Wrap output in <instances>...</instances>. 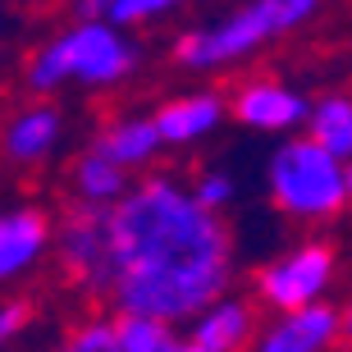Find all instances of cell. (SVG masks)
Instances as JSON below:
<instances>
[{
  "label": "cell",
  "instance_id": "6da1fadb",
  "mask_svg": "<svg viewBox=\"0 0 352 352\" xmlns=\"http://www.w3.org/2000/svg\"><path fill=\"white\" fill-rule=\"evenodd\" d=\"M229 284V234L215 210L151 179L105 215V252L91 274L119 311L183 320L206 311Z\"/></svg>",
  "mask_w": 352,
  "mask_h": 352
},
{
  "label": "cell",
  "instance_id": "7a4b0ae2",
  "mask_svg": "<svg viewBox=\"0 0 352 352\" xmlns=\"http://www.w3.org/2000/svg\"><path fill=\"white\" fill-rule=\"evenodd\" d=\"M270 192L279 210L298 215V220H320L348 201V165L334 156L325 142H288L270 160Z\"/></svg>",
  "mask_w": 352,
  "mask_h": 352
},
{
  "label": "cell",
  "instance_id": "3957f363",
  "mask_svg": "<svg viewBox=\"0 0 352 352\" xmlns=\"http://www.w3.org/2000/svg\"><path fill=\"white\" fill-rule=\"evenodd\" d=\"M316 14V0H256L248 10H238L234 19L206 28V32H192V37L179 41V60L188 69H215L229 65L238 55L256 51L261 41H270L274 32H288L298 28L302 19Z\"/></svg>",
  "mask_w": 352,
  "mask_h": 352
},
{
  "label": "cell",
  "instance_id": "277c9868",
  "mask_svg": "<svg viewBox=\"0 0 352 352\" xmlns=\"http://www.w3.org/2000/svg\"><path fill=\"white\" fill-rule=\"evenodd\" d=\"M60 51L69 60V78H82V82H115L133 69V46L124 37H115L110 23H96V19L65 32Z\"/></svg>",
  "mask_w": 352,
  "mask_h": 352
},
{
  "label": "cell",
  "instance_id": "5b68a950",
  "mask_svg": "<svg viewBox=\"0 0 352 352\" xmlns=\"http://www.w3.org/2000/svg\"><path fill=\"white\" fill-rule=\"evenodd\" d=\"M329 270H334V256L329 248H302L293 256H284L279 265L261 270L256 288H261V298L279 311H298L307 302H316V293L329 284Z\"/></svg>",
  "mask_w": 352,
  "mask_h": 352
},
{
  "label": "cell",
  "instance_id": "8992f818",
  "mask_svg": "<svg viewBox=\"0 0 352 352\" xmlns=\"http://www.w3.org/2000/svg\"><path fill=\"white\" fill-rule=\"evenodd\" d=\"M105 215L110 206L105 201H91L82 197V206L69 210L65 229H60V256H65V270L82 284H91V274L101 265V252H105Z\"/></svg>",
  "mask_w": 352,
  "mask_h": 352
},
{
  "label": "cell",
  "instance_id": "52a82bcc",
  "mask_svg": "<svg viewBox=\"0 0 352 352\" xmlns=\"http://www.w3.org/2000/svg\"><path fill=\"white\" fill-rule=\"evenodd\" d=\"M46 238H51V224L41 210H5L0 215V279L28 270L41 256Z\"/></svg>",
  "mask_w": 352,
  "mask_h": 352
},
{
  "label": "cell",
  "instance_id": "ba28073f",
  "mask_svg": "<svg viewBox=\"0 0 352 352\" xmlns=\"http://www.w3.org/2000/svg\"><path fill=\"white\" fill-rule=\"evenodd\" d=\"M234 115L243 119V124H252V129L274 133V129H293V124H302V119H307V105H302V96L284 91L279 82H252V87L238 91Z\"/></svg>",
  "mask_w": 352,
  "mask_h": 352
},
{
  "label": "cell",
  "instance_id": "9c48e42d",
  "mask_svg": "<svg viewBox=\"0 0 352 352\" xmlns=\"http://www.w3.org/2000/svg\"><path fill=\"white\" fill-rule=\"evenodd\" d=\"M339 339V316L329 307H298L288 311V320L279 329H270L261 339L265 352H311V348H325V343Z\"/></svg>",
  "mask_w": 352,
  "mask_h": 352
},
{
  "label": "cell",
  "instance_id": "30bf717a",
  "mask_svg": "<svg viewBox=\"0 0 352 352\" xmlns=\"http://www.w3.org/2000/svg\"><path fill=\"white\" fill-rule=\"evenodd\" d=\"M252 339V311L243 302H220L197 320L188 348L192 352H234Z\"/></svg>",
  "mask_w": 352,
  "mask_h": 352
},
{
  "label": "cell",
  "instance_id": "8fae6325",
  "mask_svg": "<svg viewBox=\"0 0 352 352\" xmlns=\"http://www.w3.org/2000/svg\"><path fill=\"white\" fill-rule=\"evenodd\" d=\"M215 119H220V101L215 96H183V101H170L160 110L156 124H160V138L165 142H192Z\"/></svg>",
  "mask_w": 352,
  "mask_h": 352
},
{
  "label": "cell",
  "instance_id": "7c38bea8",
  "mask_svg": "<svg viewBox=\"0 0 352 352\" xmlns=\"http://www.w3.org/2000/svg\"><path fill=\"white\" fill-rule=\"evenodd\" d=\"M55 138H60V119H55V110H28V115H19L10 124V133H5V151H10L14 160H41L55 146Z\"/></svg>",
  "mask_w": 352,
  "mask_h": 352
},
{
  "label": "cell",
  "instance_id": "4fadbf2b",
  "mask_svg": "<svg viewBox=\"0 0 352 352\" xmlns=\"http://www.w3.org/2000/svg\"><path fill=\"white\" fill-rule=\"evenodd\" d=\"M165 142L160 138V124H146V119H129V124H115V129H105V138L96 142V151L119 165H142L156 146Z\"/></svg>",
  "mask_w": 352,
  "mask_h": 352
},
{
  "label": "cell",
  "instance_id": "5bb4252c",
  "mask_svg": "<svg viewBox=\"0 0 352 352\" xmlns=\"http://www.w3.org/2000/svg\"><path fill=\"white\" fill-rule=\"evenodd\" d=\"M311 138L325 142L334 156L352 160V101L348 96H325L311 110Z\"/></svg>",
  "mask_w": 352,
  "mask_h": 352
},
{
  "label": "cell",
  "instance_id": "9a60e30c",
  "mask_svg": "<svg viewBox=\"0 0 352 352\" xmlns=\"http://www.w3.org/2000/svg\"><path fill=\"white\" fill-rule=\"evenodd\" d=\"M119 325V352H174L183 348L179 334H170V320L160 316H138V311H124Z\"/></svg>",
  "mask_w": 352,
  "mask_h": 352
},
{
  "label": "cell",
  "instance_id": "2e32d148",
  "mask_svg": "<svg viewBox=\"0 0 352 352\" xmlns=\"http://www.w3.org/2000/svg\"><path fill=\"white\" fill-rule=\"evenodd\" d=\"M74 183H78V192L91 197V201H119V192H124V165L101 156V151H91V156L78 160Z\"/></svg>",
  "mask_w": 352,
  "mask_h": 352
},
{
  "label": "cell",
  "instance_id": "e0dca14e",
  "mask_svg": "<svg viewBox=\"0 0 352 352\" xmlns=\"http://www.w3.org/2000/svg\"><path fill=\"white\" fill-rule=\"evenodd\" d=\"M174 0H82L87 14H105L110 23H138V19H151V14L170 10Z\"/></svg>",
  "mask_w": 352,
  "mask_h": 352
},
{
  "label": "cell",
  "instance_id": "ac0fdd59",
  "mask_svg": "<svg viewBox=\"0 0 352 352\" xmlns=\"http://www.w3.org/2000/svg\"><path fill=\"white\" fill-rule=\"evenodd\" d=\"M74 352H119V325H87L69 339Z\"/></svg>",
  "mask_w": 352,
  "mask_h": 352
},
{
  "label": "cell",
  "instance_id": "d6986e66",
  "mask_svg": "<svg viewBox=\"0 0 352 352\" xmlns=\"http://www.w3.org/2000/svg\"><path fill=\"white\" fill-rule=\"evenodd\" d=\"M229 197H234V183L220 179V174L201 179V188H197V201H201V206H210V210H220L224 201H229Z\"/></svg>",
  "mask_w": 352,
  "mask_h": 352
},
{
  "label": "cell",
  "instance_id": "ffe728a7",
  "mask_svg": "<svg viewBox=\"0 0 352 352\" xmlns=\"http://www.w3.org/2000/svg\"><path fill=\"white\" fill-rule=\"evenodd\" d=\"M28 316H32V307H28V302H10V307H0V343L14 339V334L28 325Z\"/></svg>",
  "mask_w": 352,
  "mask_h": 352
},
{
  "label": "cell",
  "instance_id": "44dd1931",
  "mask_svg": "<svg viewBox=\"0 0 352 352\" xmlns=\"http://www.w3.org/2000/svg\"><path fill=\"white\" fill-rule=\"evenodd\" d=\"M339 339H348V343H352V307L339 316Z\"/></svg>",
  "mask_w": 352,
  "mask_h": 352
},
{
  "label": "cell",
  "instance_id": "7402d4cb",
  "mask_svg": "<svg viewBox=\"0 0 352 352\" xmlns=\"http://www.w3.org/2000/svg\"><path fill=\"white\" fill-rule=\"evenodd\" d=\"M348 192H352V160H348Z\"/></svg>",
  "mask_w": 352,
  "mask_h": 352
}]
</instances>
